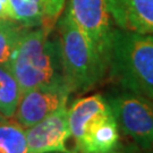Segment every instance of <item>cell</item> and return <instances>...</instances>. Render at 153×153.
Segmentation results:
<instances>
[{
	"label": "cell",
	"instance_id": "2e32d148",
	"mask_svg": "<svg viewBox=\"0 0 153 153\" xmlns=\"http://www.w3.org/2000/svg\"><path fill=\"white\" fill-rule=\"evenodd\" d=\"M0 18L14 21V14L9 0H0Z\"/></svg>",
	"mask_w": 153,
	"mask_h": 153
},
{
	"label": "cell",
	"instance_id": "ba28073f",
	"mask_svg": "<svg viewBox=\"0 0 153 153\" xmlns=\"http://www.w3.org/2000/svg\"><path fill=\"white\" fill-rule=\"evenodd\" d=\"M120 144V131L109 108L93 117L84 127L75 153H109Z\"/></svg>",
	"mask_w": 153,
	"mask_h": 153
},
{
	"label": "cell",
	"instance_id": "e0dca14e",
	"mask_svg": "<svg viewBox=\"0 0 153 153\" xmlns=\"http://www.w3.org/2000/svg\"><path fill=\"white\" fill-rule=\"evenodd\" d=\"M109 153H141V151H138V149L135 146H129V145H118L117 148L111 151Z\"/></svg>",
	"mask_w": 153,
	"mask_h": 153
},
{
	"label": "cell",
	"instance_id": "3957f363",
	"mask_svg": "<svg viewBox=\"0 0 153 153\" xmlns=\"http://www.w3.org/2000/svg\"><path fill=\"white\" fill-rule=\"evenodd\" d=\"M110 77L123 90L153 94V34L115 30L109 55Z\"/></svg>",
	"mask_w": 153,
	"mask_h": 153
},
{
	"label": "cell",
	"instance_id": "ffe728a7",
	"mask_svg": "<svg viewBox=\"0 0 153 153\" xmlns=\"http://www.w3.org/2000/svg\"><path fill=\"white\" fill-rule=\"evenodd\" d=\"M53 153H58V152H53Z\"/></svg>",
	"mask_w": 153,
	"mask_h": 153
},
{
	"label": "cell",
	"instance_id": "6da1fadb",
	"mask_svg": "<svg viewBox=\"0 0 153 153\" xmlns=\"http://www.w3.org/2000/svg\"><path fill=\"white\" fill-rule=\"evenodd\" d=\"M50 33L43 27L26 28L18 42L8 67L22 94L39 86L66 83L59 39L51 40Z\"/></svg>",
	"mask_w": 153,
	"mask_h": 153
},
{
	"label": "cell",
	"instance_id": "5bb4252c",
	"mask_svg": "<svg viewBox=\"0 0 153 153\" xmlns=\"http://www.w3.org/2000/svg\"><path fill=\"white\" fill-rule=\"evenodd\" d=\"M25 30L11 19L0 18V65H9Z\"/></svg>",
	"mask_w": 153,
	"mask_h": 153
},
{
	"label": "cell",
	"instance_id": "d6986e66",
	"mask_svg": "<svg viewBox=\"0 0 153 153\" xmlns=\"http://www.w3.org/2000/svg\"><path fill=\"white\" fill-rule=\"evenodd\" d=\"M149 98H150V99H151V100H152V101H153V94H152V95H150Z\"/></svg>",
	"mask_w": 153,
	"mask_h": 153
},
{
	"label": "cell",
	"instance_id": "52a82bcc",
	"mask_svg": "<svg viewBox=\"0 0 153 153\" xmlns=\"http://www.w3.org/2000/svg\"><path fill=\"white\" fill-rule=\"evenodd\" d=\"M67 103L25 129L30 153H74L67 148L71 137Z\"/></svg>",
	"mask_w": 153,
	"mask_h": 153
},
{
	"label": "cell",
	"instance_id": "ac0fdd59",
	"mask_svg": "<svg viewBox=\"0 0 153 153\" xmlns=\"http://www.w3.org/2000/svg\"><path fill=\"white\" fill-rule=\"evenodd\" d=\"M5 119H6L5 117H4V116H2L1 114H0V123H2V121L5 120Z\"/></svg>",
	"mask_w": 153,
	"mask_h": 153
},
{
	"label": "cell",
	"instance_id": "8992f818",
	"mask_svg": "<svg viewBox=\"0 0 153 153\" xmlns=\"http://www.w3.org/2000/svg\"><path fill=\"white\" fill-rule=\"evenodd\" d=\"M66 83L39 86L22 94L15 112L16 121L26 129L66 104L71 94Z\"/></svg>",
	"mask_w": 153,
	"mask_h": 153
},
{
	"label": "cell",
	"instance_id": "7c38bea8",
	"mask_svg": "<svg viewBox=\"0 0 153 153\" xmlns=\"http://www.w3.org/2000/svg\"><path fill=\"white\" fill-rule=\"evenodd\" d=\"M0 153H30L25 128L17 121L0 123Z\"/></svg>",
	"mask_w": 153,
	"mask_h": 153
},
{
	"label": "cell",
	"instance_id": "5b68a950",
	"mask_svg": "<svg viewBox=\"0 0 153 153\" xmlns=\"http://www.w3.org/2000/svg\"><path fill=\"white\" fill-rule=\"evenodd\" d=\"M67 9L78 27L109 61L115 31L109 0H69Z\"/></svg>",
	"mask_w": 153,
	"mask_h": 153
},
{
	"label": "cell",
	"instance_id": "30bf717a",
	"mask_svg": "<svg viewBox=\"0 0 153 153\" xmlns=\"http://www.w3.org/2000/svg\"><path fill=\"white\" fill-rule=\"evenodd\" d=\"M110 108L108 100L102 94H92L75 100L67 111L71 136L76 144L83 135L84 127L93 117Z\"/></svg>",
	"mask_w": 153,
	"mask_h": 153
},
{
	"label": "cell",
	"instance_id": "8fae6325",
	"mask_svg": "<svg viewBox=\"0 0 153 153\" xmlns=\"http://www.w3.org/2000/svg\"><path fill=\"white\" fill-rule=\"evenodd\" d=\"M21 97L19 85L9 67L0 65V114L5 118H13Z\"/></svg>",
	"mask_w": 153,
	"mask_h": 153
},
{
	"label": "cell",
	"instance_id": "7a4b0ae2",
	"mask_svg": "<svg viewBox=\"0 0 153 153\" xmlns=\"http://www.w3.org/2000/svg\"><path fill=\"white\" fill-rule=\"evenodd\" d=\"M58 27L66 84L71 92H88L107 75L109 61L78 27L68 9L60 17Z\"/></svg>",
	"mask_w": 153,
	"mask_h": 153
},
{
	"label": "cell",
	"instance_id": "4fadbf2b",
	"mask_svg": "<svg viewBox=\"0 0 153 153\" xmlns=\"http://www.w3.org/2000/svg\"><path fill=\"white\" fill-rule=\"evenodd\" d=\"M14 21L23 27H38L43 24L41 0H9Z\"/></svg>",
	"mask_w": 153,
	"mask_h": 153
},
{
	"label": "cell",
	"instance_id": "9c48e42d",
	"mask_svg": "<svg viewBox=\"0 0 153 153\" xmlns=\"http://www.w3.org/2000/svg\"><path fill=\"white\" fill-rule=\"evenodd\" d=\"M109 7L119 30L153 34V0H109Z\"/></svg>",
	"mask_w": 153,
	"mask_h": 153
},
{
	"label": "cell",
	"instance_id": "277c9868",
	"mask_svg": "<svg viewBox=\"0 0 153 153\" xmlns=\"http://www.w3.org/2000/svg\"><path fill=\"white\" fill-rule=\"evenodd\" d=\"M119 131L129 136L140 149L153 151V101L150 98L121 90L107 99Z\"/></svg>",
	"mask_w": 153,
	"mask_h": 153
},
{
	"label": "cell",
	"instance_id": "9a60e30c",
	"mask_svg": "<svg viewBox=\"0 0 153 153\" xmlns=\"http://www.w3.org/2000/svg\"><path fill=\"white\" fill-rule=\"evenodd\" d=\"M43 8V24L42 27L51 32L58 18H60V14L64 9L65 0H41Z\"/></svg>",
	"mask_w": 153,
	"mask_h": 153
}]
</instances>
